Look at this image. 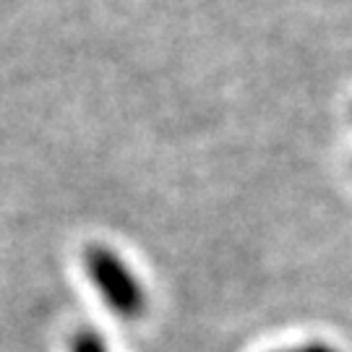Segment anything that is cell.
<instances>
[{"label":"cell","instance_id":"obj_1","mask_svg":"<svg viewBox=\"0 0 352 352\" xmlns=\"http://www.w3.org/2000/svg\"><path fill=\"white\" fill-rule=\"evenodd\" d=\"M84 269L110 311L126 321H136L144 316L146 311L144 287L118 253L104 245H91L84 253Z\"/></svg>","mask_w":352,"mask_h":352},{"label":"cell","instance_id":"obj_2","mask_svg":"<svg viewBox=\"0 0 352 352\" xmlns=\"http://www.w3.org/2000/svg\"><path fill=\"white\" fill-rule=\"evenodd\" d=\"M71 352H110L107 350V344L102 342V337L97 331H76L74 340H71Z\"/></svg>","mask_w":352,"mask_h":352},{"label":"cell","instance_id":"obj_3","mask_svg":"<svg viewBox=\"0 0 352 352\" xmlns=\"http://www.w3.org/2000/svg\"><path fill=\"white\" fill-rule=\"evenodd\" d=\"M292 352H337V350L331 344H327V342H305V344L295 347Z\"/></svg>","mask_w":352,"mask_h":352}]
</instances>
